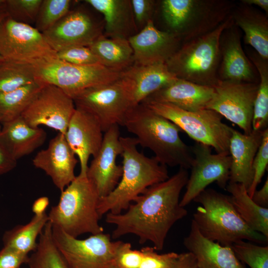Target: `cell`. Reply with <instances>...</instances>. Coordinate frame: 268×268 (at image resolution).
Here are the masks:
<instances>
[{"label":"cell","mask_w":268,"mask_h":268,"mask_svg":"<svg viewBox=\"0 0 268 268\" xmlns=\"http://www.w3.org/2000/svg\"><path fill=\"white\" fill-rule=\"evenodd\" d=\"M188 178L187 170L179 168L167 180L148 188L126 212L107 213L106 222L115 226L112 238L134 234L139 243L149 241L156 250H162L171 227L188 214L180 204V196Z\"/></svg>","instance_id":"cell-1"},{"label":"cell","mask_w":268,"mask_h":268,"mask_svg":"<svg viewBox=\"0 0 268 268\" xmlns=\"http://www.w3.org/2000/svg\"><path fill=\"white\" fill-rule=\"evenodd\" d=\"M122 126L135 135L138 144L151 150L161 164L187 170L191 168L194 155L191 147L180 136L181 130L144 104L132 108Z\"/></svg>","instance_id":"cell-2"},{"label":"cell","mask_w":268,"mask_h":268,"mask_svg":"<svg viewBox=\"0 0 268 268\" xmlns=\"http://www.w3.org/2000/svg\"><path fill=\"white\" fill-rule=\"evenodd\" d=\"M120 140L122 175L113 191L100 198L97 211L100 218L108 212L122 213L148 188L169 177L167 166L154 156L148 157L138 151L135 137L121 136Z\"/></svg>","instance_id":"cell-3"},{"label":"cell","mask_w":268,"mask_h":268,"mask_svg":"<svg viewBox=\"0 0 268 268\" xmlns=\"http://www.w3.org/2000/svg\"><path fill=\"white\" fill-rule=\"evenodd\" d=\"M200 205L192 220L206 238L230 246L242 240L266 244L268 238L252 229L239 215L230 197L213 189H205L193 200Z\"/></svg>","instance_id":"cell-4"},{"label":"cell","mask_w":268,"mask_h":268,"mask_svg":"<svg viewBox=\"0 0 268 268\" xmlns=\"http://www.w3.org/2000/svg\"><path fill=\"white\" fill-rule=\"evenodd\" d=\"M236 2L229 0H162L161 18L182 43L206 34L231 16Z\"/></svg>","instance_id":"cell-5"},{"label":"cell","mask_w":268,"mask_h":268,"mask_svg":"<svg viewBox=\"0 0 268 268\" xmlns=\"http://www.w3.org/2000/svg\"><path fill=\"white\" fill-rule=\"evenodd\" d=\"M99 199L87 175L79 174L61 191L58 203L48 214L49 221L74 238L87 233H102L97 211Z\"/></svg>","instance_id":"cell-6"},{"label":"cell","mask_w":268,"mask_h":268,"mask_svg":"<svg viewBox=\"0 0 268 268\" xmlns=\"http://www.w3.org/2000/svg\"><path fill=\"white\" fill-rule=\"evenodd\" d=\"M233 23L231 14L212 31L182 43L165 63L177 78L214 87L219 82L220 40L223 31Z\"/></svg>","instance_id":"cell-7"},{"label":"cell","mask_w":268,"mask_h":268,"mask_svg":"<svg viewBox=\"0 0 268 268\" xmlns=\"http://www.w3.org/2000/svg\"><path fill=\"white\" fill-rule=\"evenodd\" d=\"M170 120L196 142L213 147L216 153L229 152L233 128L222 122L223 117L207 109L190 111L165 103H142Z\"/></svg>","instance_id":"cell-8"},{"label":"cell","mask_w":268,"mask_h":268,"mask_svg":"<svg viewBox=\"0 0 268 268\" xmlns=\"http://www.w3.org/2000/svg\"><path fill=\"white\" fill-rule=\"evenodd\" d=\"M37 80L62 90L73 98L89 88L108 84L119 79L121 72L101 64L77 65L57 57L33 64Z\"/></svg>","instance_id":"cell-9"},{"label":"cell","mask_w":268,"mask_h":268,"mask_svg":"<svg viewBox=\"0 0 268 268\" xmlns=\"http://www.w3.org/2000/svg\"><path fill=\"white\" fill-rule=\"evenodd\" d=\"M72 99L75 107L97 120L103 132L113 125L122 126L125 116L133 107L131 89L121 77L113 82L86 89Z\"/></svg>","instance_id":"cell-10"},{"label":"cell","mask_w":268,"mask_h":268,"mask_svg":"<svg viewBox=\"0 0 268 268\" xmlns=\"http://www.w3.org/2000/svg\"><path fill=\"white\" fill-rule=\"evenodd\" d=\"M53 239L67 268H116L117 241L104 232L80 239L52 225Z\"/></svg>","instance_id":"cell-11"},{"label":"cell","mask_w":268,"mask_h":268,"mask_svg":"<svg viewBox=\"0 0 268 268\" xmlns=\"http://www.w3.org/2000/svg\"><path fill=\"white\" fill-rule=\"evenodd\" d=\"M0 55L5 60L31 65L57 57L41 32L8 15L0 24Z\"/></svg>","instance_id":"cell-12"},{"label":"cell","mask_w":268,"mask_h":268,"mask_svg":"<svg viewBox=\"0 0 268 268\" xmlns=\"http://www.w3.org/2000/svg\"><path fill=\"white\" fill-rule=\"evenodd\" d=\"M258 83L219 80L206 109L217 112L249 134Z\"/></svg>","instance_id":"cell-13"},{"label":"cell","mask_w":268,"mask_h":268,"mask_svg":"<svg viewBox=\"0 0 268 268\" xmlns=\"http://www.w3.org/2000/svg\"><path fill=\"white\" fill-rule=\"evenodd\" d=\"M194 161L186 191L180 201L185 207L210 184L225 189L229 181L231 158L229 152L212 153L210 146L195 142L191 147Z\"/></svg>","instance_id":"cell-14"},{"label":"cell","mask_w":268,"mask_h":268,"mask_svg":"<svg viewBox=\"0 0 268 268\" xmlns=\"http://www.w3.org/2000/svg\"><path fill=\"white\" fill-rule=\"evenodd\" d=\"M75 110L71 97L58 87L45 84L21 116L30 126H45L65 134Z\"/></svg>","instance_id":"cell-15"},{"label":"cell","mask_w":268,"mask_h":268,"mask_svg":"<svg viewBox=\"0 0 268 268\" xmlns=\"http://www.w3.org/2000/svg\"><path fill=\"white\" fill-rule=\"evenodd\" d=\"M42 34L56 53L73 46L88 47L103 35L102 26L86 10L82 8L70 10Z\"/></svg>","instance_id":"cell-16"},{"label":"cell","mask_w":268,"mask_h":268,"mask_svg":"<svg viewBox=\"0 0 268 268\" xmlns=\"http://www.w3.org/2000/svg\"><path fill=\"white\" fill-rule=\"evenodd\" d=\"M119 126L113 125L104 132L101 146L88 166L86 175L100 198L108 196L116 188L123 173L117 158L122 152Z\"/></svg>","instance_id":"cell-17"},{"label":"cell","mask_w":268,"mask_h":268,"mask_svg":"<svg viewBox=\"0 0 268 268\" xmlns=\"http://www.w3.org/2000/svg\"><path fill=\"white\" fill-rule=\"evenodd\" d=\"M128 40L134 64L139 65L165 64L183 43L173 34L158 29L153 19Z\"/></svg>","instance_id":"cell-18"},{"label":"cell","mask_w":268,"mask_h":268,"mask_svg":"<svg viewBox=\"0 0 268 268\" xmlns=\"http://www.w3.org/2000/svg\"><path fill=\"white\" fill-rule=\"evenodd\" d=\"M103 132L100 124L94 117L75 107L65 136L79 162V174H86L89 157H94L101 146Z\"/></svg>","instance_id":"cell-19"},{"label":"cell","mask_w":268,"mask_h":268,"mask_svg":"<svg viewBox=\"0 0 268 268\" xmlns=\"http://www.w3.org/2000/svg\"><path fill=\"white\" fill-rule=\"evenodd\" d=\"M78 161L65 134L59 133L32 160L33 165L49 176L61 192L75 178L74 170Z\"/></svg>","instance_id":"cell-20"},{"label":"cell","mask_w":268,"mask_h":268,"mask_svg":"<svg viewBox=\"0 0 268 268\" xmlns=\"http://www.w3.org/2000/svg\"><path fill=\"white\" fill-rule=\"evenodd\" d=\"M219 80L258 82L256 68L247 57L241 46L240 33L232 24L222 32L220 40Z\"/></svg>","instance_id":"cell-21"},{"label":"cell","mask_w":268,"mask_h":268,"mask_svg":"<svg viewBox=\"0 0 268 268\" xmlns=\"http://www.w3.org/2000/svg\"><path fill=\"white\" fill-rule=\"evenodd\" d=\"M183 243L194 256L198 268H246L230 246H223L204 237L193 220Z\"/></svg>","instance_id":"cell-22"},{"label":"cell","mask_w":268,"mask_h":268,"mask_svg":"<svg viewBox=\"0 0 268 268\" xmlns=\"http://www.w3.org/2000/svg\"><path fill=\"white\" fill-rule=\"evenodd\" d=\"M214 91V87L176 78L141 103H169L185 110L197 111L206 109Z\"/></svg>","instance_id":"cell-23"},{"label":"cell","mask_w":268,"mask_h":268,"mask_svg":"<svg viewBox=\"0 0 268 268\" xmlns=\"http://www.w3.org/2000/svg\"><path fill=\"white\" fill-rule=\"evenodd\" d=\"M263 131L252 130L247 134L232 129L229 145V182L243 184L248 189L253 177V161L262 140Z\"/></svg>","instance_id":"cell-24"},{"label":"cell","mask_w":268,"mask_h":268,"mask_svg":"<svg viewBox=\"0 0 268 268\" xmlns=\"http://www.w3.org/2000/svg\"><path fill=\"white\" fill-rule=\"evenodd\" d=\"M120 77L131 89L133 107L177 78L168 70L165 64H134L122 71Z\"/></svg>","instance_id":"cell-25"},{"label":"cell","mask_w":268,"mask_h":268,"mask_svg":"<svg viewBox=\"0 0 268 268\" xmlns=\"http://www.w3.org/2000/svg\"><path fill=\"white\" fill-rule=\"evenodd\" d=\"M234 24L244 33V42L268 60V18L253 6L236 3L231 13Z\"/></svg>","instance_id":"cell-26"},{"label":"cell","mask_w":268,"mask_h":268,"mask_svg":"<svg viewBox=\"0 0 268 268\" xmlns=\"http://www.w3.org/2000/svg\"><path fill=\"white\" fill-rule=\"evenodd\" d=\"M0 139L17 161L40 147L47 138L40 127H33L20 116L2 124Z\"/></svg>","instance_id":"cell-27"},{"label":"cell","mask_w":268,"mask_h":268,"mask_svg":"<svg viewBox=\"0 0 268 268\" xmlns=\"http://www.w3.org/2000/svg\"><path fill=\"white\" fill-rule=\"evenodd\" d=\"M104 16L105 36L128 39L137 31L131 0H86Z\"/></svg>","instance_id":"cell-28"},{"label":"cell","mask_w":268,"mask_h":268,"mask_svg":"<svg viewBox=\"0 0 268 268\" xmlns=\"http://www.w3.org/2000/svg\"><path fill=\"white\" fill-rule=\"evenodd\" d=\"M99 63L122 72L134 64L133 51L128 39L101 35L88 46Z\"/></svg>","instance_id":"cell-29"},{"label":"cell","mask_w":268,"mask_h":268,"mask_svg":"<svg viewBox=\"0 0 268 268\" xmlns=\"http://www.w3.org/2000/svg\"><path fill=\"white\" fill-rule=\"evenodd\" d=\"M225 190L231 194V202L245 222L268 238V208L257 204L243 184L229 182Z\"/></svg>","instance_id":"cell-30"},{"label":"cell","mask_w":268,"mask_h":268,"mask_svg":"<svg viewBox=\"0 0 268 268\" xmlns=\"http://www.w3.org/2000/svg\"><path fill=\"white\" fill-rule=\"evenodd\" d=\"M48 221L46 213L34 215L26 224L16 225L4 232L2 237L3 246L28 255L36 249L37 239Z\"/></svg>","instance_id":"cell-31"},{"label":"cell","mask_w":268,"mask_h":268,"mask_svg":"<svg viewBox=\"0 0 268 268\" xmlns=\"http://www.w3.org/2000/svg\"><path fill=\"white\" fill-rule=\"evenodd\" d=\"M258 71V88L255 100L252 119V130L263 131L268 123V60L263 59L255 51L248 54Z\"/></svg>","instance_id":"cell-32"},{"label":"cell","mask_w":268,"mask_h":268,"mask_svg":"<svg viewBox=\"0 0 268 268\" xmlns=\"http://www.w3.org/2000/svg\"><path fill=\"white\" fill-rule=\"evenodd\" d=\"M44 85L37 80L15 90L0 93V124L21 116Z\"/></svg>","instance_id":"cell-33"},{"label":"cell","mask_w":268,"mask_h":268,"mask_svg":"<svg viewBox=\"0 0 268 268\" xmlns=\"http://www.w3.org/2000/svg\"><path fill=\"white\" fill-rule=\"evenodd\" d=\"M28 268H67L53 239L49 221L39 237L37 246L29 256Z\"/></svg>","instance_id":"cell-34"},{"label":"cell","mask_w":268,"mask_h":268,"mask_svg":"<svg viewBox=\"0 0 268 268\" xmlns=\"http://www.w3.org/2000/svg\"><path fill=\"white\" fill-rule=\"evenodd\" d=\"M36 81L31 64L5 59L0 63V93L15 90Z\"/></svg>","instance_id":"cell-35"},{"label":"cell","mask_w":268,"mask_h":268,"mask_svg":"<svg viewBox=\"0 0 268 268\" xmlns=\"http://www.w3.org/2000/svg\"><path fill=\"white\" fill-rule=\"evenodd\" d=\"M70 0H42L35 21V28L42 33L47 31L70 10Z\"/></svg>","instance_id":"cell-36"},{"label":"cell","mask_w":268,"mask_h":268,"mask_svg":"<svg viewBox=\"0 0 268 268\" xmlns=\"http://www.w3.org/2000/svg\"><path fill=\"white\" fill-rule=\"evenodd\" d=\"M238 259L251 268H268V246L239 241L230 246Z\"/></svg>","instance_id":"cell-37"},{"label":"cell","mask_w":268,"mask_h":268,"mask_svg":"<svg viewBox=\"0 0 268 268\" xmlns=\"http://www.w3.org/2000/svg\"><path fill=\"white\" fill-rule=\"evenodd\" d=\"M42 0H5L8 16L15 21L30 25L35 23Z\"/></svg>","instance_id":"cell-38"},{"label":"cell","mask_w":268,"mask_h":268,"mask_svg":"<svg viewBox=\"0 0 268 268\" xmlns=\"http://www.w3.org/2000/svg\"><path fill=\"white\" fill-rule=\"evenodd\" d=\"M268 164V129L263 133L262 140L255 157L253 163V177L247 190L249 196L252 198L257 187L261 182Z\"/></svg>","instance_id":"cell-39"},{"label":"cell","mask_w":268,"mask_h":268,"mask_svg":"<svg viewBox=\"0 0 268 268\" xmlns=\"http://www.w3.org/2000/svg\"><path fill=\"white\" fill-rule=\"evenodd\" d=\"M57 57L61 61L77 65L99 64L97 57L87 46H78L67 48L57 52Z\"/></svg>","instance_id":"cell-40"},{"label":"cell","mask_w":268,"mask_h":268,"mask_svg":"<svg viewBox=\"0 0 268 268\" xmlns=\"http://www.w3.org/2000/svg\"><path fill=\"white\" fill-rule=\"evenodd\" d=\"M142 260L139 268H172L179 254L169 252L158 254L153 247L142 248Z\"/></svg>","instance_id":"cell-41"},{"label":"cell","mask_w":268,"mask_h":268,"mask_svg":"<svg viewBox=\"0 0 268 268\" xmlns=\"http://www.w3.org/2000/svg\"><path fill=\"white\" fill-rule=\"evenodd\" d=\"M142 258L141 250H134L130 243L118 241L115 254L116 268H139Z\"/></svg>","instance_id":"cell-42"},{"label":"cell","mask_w":268,"mask_h":268,"mask_svg":"<svg viewBox=\"0 0 268 268\" xmlns=\"http://www.w3.org/2000/svg\"><path fill=\"white\" fill-rule=\"evenodd\" d=\"M136 28L141 30L152 20L156 2L153 0H131Z\"/></svg>","instance_id":"cell-43"},{"label":"cell","mask_w":268,"mask_h":268,"mask_svg":"<svg viewBox=\"0 0 268 268\" xmlns=\"http://www.w3.org/2000/svg\"><path fill=\"white\" fill-rule=\"evenodd\" d=\"M28 258V255L3 246L0 251V268H21L27 264Z\"/></svg>","instance_id":"cell-44"},{"label":"cell","mask_w":268,"mask_h":268,"mask_svg":"<svg viewBox=\"0 0 268 268\" xmlns=\"http://www.w3.org/2000/svg\"><path fill=\"white\" fill-rule=\"evenodd\" d=\"M17 160L11 155L0 139V176L13 170Z\"/></svg>","instance_id":"cell-45"},{"label":"cell","mask_w":268,"mask_h":268,"mask_svg":"<svg viewBox=\"0 0 268 268\" xmlns=\"http://www.w3.org/2000/svg\"><path fill=\"white\" fill-rule=\"evenodd\" d=\"M172 268H198L193 254L189 252L179 254Z\"/></svg>","instance_id":"cell-46"},{"label":"cell","mask_w":268,"mask_h":268,"mask_svg":"<svg viewBox=\"0 0 268 268\" xmlns=\"http://www.w3.org/2000/svg\"><path fill=\"white\" fill-rule=\"evenodd\" d=\"M258 205L268 208V178H267L263 187L259 190H256L251 198Z\"/></svg>","instance_id":"cell-47"},{"label":"cell","mask_w":268,"mask_h":268,"mask_svg":"<svg viewBox=\"0 0 268 268\" xmlns=\"http://www.w3.org/2000/svg\"><path fill=\"white\" fill-rule=\"evenodd\" d=\"M50 201L47 197H41L37 198L33 203L32 211L35 215H40L46 213L49 205Z\"/></svg>","instance_id":"cell-48"},{"label":"cell","mask_w":268,"mask_h":268,"mask_svg":"<svg viewBox=\"0 0 268 268\" xmlns=\"http://www.w3.org/2000/svg\"><path fill=\"white\" fill-rule=\"evenodd\" d=\"M240 2L249 5H256L263 10L264 12L267 15H268V0H241Z\"/></svg>","instance_id":"cell-49"},{"label":"cell","mask_w":268,"mask_h":268,"mask_svg":"<svg viewBox=\"0 0 268 268\" xmlns=\"http://www.w3.org/2000/svg\"><path fill=\"white\" fill-rule=\"evenodd\" d=\"M7 15L5 8V0H0V24Z\"/></svg>","instance_id":"cell-50"},{"label":"cell","mask_w":268,"mask_h":268,"mask_svg":"<svg viewBox=\"0 0 268 268\" xmlns=\"http://www.w3.org/2000/svg\"><path fill=\"white\" fill-rule=\"evenodd\" d=\"M4 60V59L1 57L0 55V63L3 61V60Z\"/></svg>","instance_id":"cell-51"},{"label":"cell","mask_w":268,"mask_h":268,"mask_svg":"<svg viewBox=\"0 0 268 268\" xmlns=\"http://www.w3.org/2000/svg\"><path fill=\"white\" fill-rule=\"evenodd\" d=\"M1 124L0 123V130H1Z\"/></svg>","instance_id":"cell-52"}]
</instances>
